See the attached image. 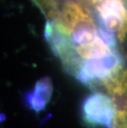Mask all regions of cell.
Masks as SVG:
<instances>
[{"mask_svg": "<svg viewBox=\"0 0 127 128\" xmlns=\"http://www.w3.org/2000/svg\"><path fill=\"white\" fill-rule=\"evenodd\" d=\"M122 70L120 56L116 52L100 58L83 60L76 77L83 84L100 80L102 83Z\"/></svg>", "mask_w": 127, "mask_h": 128, "instance_id": "cell-1", "label": "cell"}, {"mask_svg": "<svg viewBox=\"0 0 127 128\" xmlns=\"http://www.w3.org/2000/svg\"><path fill=\"white\" fill-rule=\"evenodd\" d=\"M83 119L90 126H113L116 110L110 97L102 92L91 94L83 103Z\"/></svg>", "mask_w": 127, "mask_h": 128, "instance_id": "cell-2", "label": "cell"}, {"mask_svg": "<svg viewBox=\"0 0 127 128\" xmlns=\"http://www.w3.org/2000/svg\"><path fill=\"white\" fill-rule=\"evenodd\" d=\"M116 110V120L127 121V71L122 70L102 82Z\"/></svg>", "mask_w": 127, "mask_h": 128, "instance_id": "cell-3", "label": "cell"}, {"mask_svg": "<svg viewBox=\"0 0 127 128\" xmlns=\"http://www.w3.org/2000/svg\"><path fill=\"white\" fill-rule=\"evenodd\" d=\"M32 92L37 98L44 101L47 104L50 102L53 94V84L51 78L49 77H44L39 80L35 84L34 90Z\"/></svg>", "mask_w": 127, "mask_h": 128, "instance_id": "cell-4", "label": "cell"}, {"mask_svg": "<svg viewBox=\"0 0 127 128\" xmlns=\"http://www.w3.org/2000/svg\"><path fill=\"white\" fill-rule=\"evenodd\" d=\"M25 100L30 108L31 110L36 112H39L44 110L45 106L47 105L44 101H42L39 98H37L33 92H27L25 96Z\"/></svg>", "mask_w": 127, "mask_h": 128, "instance_id": "cell-5", "label": "cell"}, {"mask_svg": "<svg viewBox=\"0 0 127 128\" xmlns=\"http://www.w3.org/2000/svg\"><path fill=\"white\" fill-rule=\"evenodd\" d=\"M98 33L99 36L102 37V39L107 43V45H109L112 49H115L116 45H117V37H116L115 33L108 31L106 28H104L103 26L101 25L98 28Z\"/></svg>", "mask_w": 127, "mask_h": 128, "instance_id": "cell-6", "label": "cell"}, {"mask_svg": "<svg viewBox=\"0 0 127 128\" xmlns=\"http://www.w3.org/2000/svg\"><path fill=\"white\" fill-rule=\"evenodd\" d=\"M113 128H127V121L120 122L117 120H115V122L113 124Z\"/></svg>", "mask_w": 127, "mask_h": 128, "instance_id": "cell-7", "label": "cell"}]
</instances>
